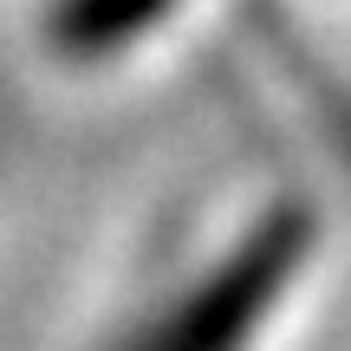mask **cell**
Returning a JSON list of instances; mask_svg holds the SVG:
<instances>
[{
  "label": "cell",
  "instance_id": "1",
  "mask_svg": "<svg viewBox=\"0 0 351 351\" xmlns=\"http://www.w3.org/2000/svg\"><path fill=\"white\" fill-rule=\"evenodd\" d=\"M319 241V221L306 202H274L247 234L228 247L221 267L195 280L169 313H156L124 351H247V339L267 326L280 293L306 267Z\"/></svg>",
  "mask_w": 351,
  "mask_h": 351
},
{
  "label": "cell",
  "instance_id": "2",
  "mask_svg": "<svg viewBox=\"0 0 351 351\" xmlns=\"http://www.w3.org/2000/svg\"><path fill=\"white\" fill-rule=\"evenodd\" d=\"M176 0H52L46 39L59 59H104V52L130 46L137 33H150Z\"/></svg>",
  "mask_w": 351,
  "mask_h": 351
}]
</instances>
